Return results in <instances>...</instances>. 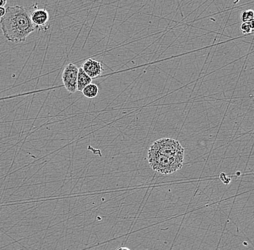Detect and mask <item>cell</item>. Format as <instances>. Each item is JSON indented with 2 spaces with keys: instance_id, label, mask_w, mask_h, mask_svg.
<instances>
[{
  "instance_id": "3",
  "label": "cell",
  "mask_w": 254,
  "mask_h": 250,
  "mask_svg": "<svg viewBox=\"0 0 254 250\" xmlns=\"http://www.w3.org/2000/svg\"><path fill=\"white\" fill-rule=\"evenodd\" d=\"M150 149L170 158L184 160V149L179 141L171 138H162L156 141Z\"/></svg>"
},
{
  "instance_id": "12",
  "label": "cell",
  "mask_w": 254,
  "mask_h": 250,
  "mask_svg": "<svg viewBox=\"0 0 254 250\" xmlns=\"http://www.w3.org/2000/svg\"><path fill=\"white\" fill-rule=\"evenodd\" d=\"M249 23V25H250L251 29H252V32H254V18L253 20H251L250 22H248Z\"/></svg>"
},
{
  "instance_id": "5",
  "label": "cell",
  "mask_w": 254,
  "mask_h": 250,
  "mask_svg": "<svg viewBox=\"0 0 254 250\" xmlns=\"http://www.w3.org/2000/svg\"><path fill=\"white\" fill-rule=\"evenodd\" d=\"M79 68L72 63L68 64L63 73V82L65 88L71 93H74L77 90V76Z\"/></svg>"
},
{
  "instance_id": "7",
  "label": "cell",
  "mask_w": 254,
  "mask_h": 250,
  "mask_svg": "<svg viewBox=\"0 0 254 250\" xmlns=\"http://www.w3.org/2000/svg\"><path fill=\"white\" fill-rule=\"evenodd\" d=\"M92 83V79L85 73L82 68H79L77 76V88L78 91L82 92L87 85Z\"/></svg>"
},
{
  "instance_id": "14",
  "label": "cell",
  "mask_w": 254,
  "mask_h": 250,
  "mask_svg": "<svg viewBox=\"0 0 254 250\" xmlns=\"http://www.w3.org/2000/svg\"><path fill=\"white\" fill-rule=\"evenodd\" d=\"M116 250H131L129 248H126V247H120V248H117Z\"/></svg>"
},
{
  "instance_id": "1",
  "label": "cell",
  "mask_w": 254,
  "mask_h": 250,
  "mask_svg": "<svg viewBox=\"0 0 254 250\" xmlns=\"http://www.w3.org/2000/svg\"><path fill=\"white\" fill-rule=\"evenodd\" d=\"M3 36L14 44L23 42L36 30L31 19V8L9 6L0 20Z\"/></svg>"
},
{
  "instance_id": "2",
  "label": "cell",
  "mask_w": 254,
  "mask_h": 250,
  "mask_svg": "<svg viewBox=\"0 0 254 250\" xmlns=\"http://www.w3.org/2000/svg\"><path fill=\"white\" fill-rule=\"evenodd\" d=\"M147 160L154 171L163 174L174 173L181 169L184 165V160L166 157L151 149L148 150Z\"/></svg>"
},
{
  "instance_id": "9",
  "label": "cell",
  "mask_w": 254,
  "mask_h": 250,
  "mask_svg": "<svg viewBox=\"0 0 254 250\" xmlns=\"http://www.w3.org/2000/svg\"><path fill=\"white\" fill-rule=\"evenodd\" d=\"M254 18V11L252 9H248V10L244 11L241 15V19H242L243 23H248L250 22L251 20H253Z\"/></svg>"
},
{
  "instance_id": "8",
  "label": "cell",
  "mask_w": 254,
  "mask_h": 250,
  "mask_svg": "<svg viewBox=\"0 0 254 250\" xmlns=\"http://www.w3.org/2000/svg\"><path fill=\"white\" fill-rule=\"evenodd\" d=\"M82 92L86 98L92 99L98 95L99 93V89L95 84L90 83V85H87Z\"/></svg>"
},
{
  "instance_id": "4",
  "label": "cell",
  "mask_w": 254,
  "mask_h": 250,
  "mask_svg": "<svg viewBox=\"0 0 254 250\" xmlns=\"http://www.w3.org/2000/svg\"><path fill=\"white\" fill-rule=\"evenodd\" d=\"M31 19L36 29L47 31L49 28V14L47 9H39L38 4H34L31 7Z\"/></svg>"
},
{
  "instance_id": "6",
  "label": "cell",
  "mask_w": 254,
  "mask_h": 250,
  "mask_svg": "<svg viewBox=\"0 0 254 250\" xmlns=\"http://www.w3.org/2000/svg\"><path fill=\"white\" fill-rule=\"evenodd\" d=\"M82 70L92 79H97L102 75L104 71L102 63L98 60L88 59L82 65Z\"/></svg>"
},
{
  "instance_id": "11",
  "label": "cell",
  "mask_w": 254,
  "mask_h": 250,
  "mask_svg": "<svg viewBox=\"0 0 254 250\" xmlns=\"http://www.w3.org/2000/svg\"><path fill=\"white\" fill-rule=\"evenodd\" d=\"M6 13V9L4 7H0V18L4 17Z\"/></svg>"
},
{
  "instance_id": "10",
  "label": "cell",
  "mask_w": 254,
  "mask_h": 250,
  "mask_svg": "<svg viewBox=\"0 0 254 250\" xmlns=\"http://www.w3.org/2000/svg\"><path fill=\"white\" fill-rule=\"evenodd\" d=\"M241 30L244 34H249V33H252V29H251L250 25L249 23H243L241 25Z\"/></svg>"
},
{
  "instance_id": "13",
  "label": "cell",
  "mask_w": 254,
  "mask_h": 250,
  "mask_svg": "<svg viewBox=\"0 0 254 250\" xmlns=\"http://www.w3.org/2000/svg\"><path fill=\"white\" fill-rule=\"evenodd\" d=\"M7 4V0H0V7H4Z\"/></svg>"
}]
</instances>
